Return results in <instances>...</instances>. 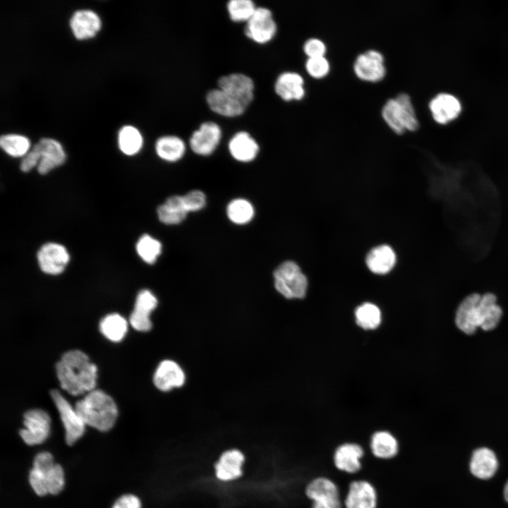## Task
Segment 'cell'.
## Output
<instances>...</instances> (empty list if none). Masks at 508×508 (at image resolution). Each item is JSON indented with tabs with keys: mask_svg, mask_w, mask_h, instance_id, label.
<instances>
[{
	"mask_svg": "<svg viewBox=\"0 0 508 508\" xmlns=\"http://www.w3.org/2000/svg\"><path fill=\"white\" fill-rule=\"evenodd\" d=\"M353 71L357 77L363 80L379 81L386 73L384 56L377 50H368L356 57Z\"/></svg>",
	"mask_w": 508,
	"mask_h": 508,
	"instance_id": "obj_13",
	"label": "cell"
},
{
	"mask_svg": "<svg viewBox=\"0 0 508 508\" xmlns=\"http://www.w3.org/2000/svg\"><path fill=\"white\" fill-rule=\"evenodd\" d=\"M274 90L285 101L299 100L306 93L303 78L296 72L282 73L276 80Z\"/></svg>",
	"mask_w": 508,
	"mask_h": 508,
	"instance_id": "obj_23",
	"label": "cell"
},
{
	"mask_svg": "<svg viewBox=\"0 0 508 508\" xmlns=\"http://www.w3.org/2000/svg\"><path fill=\"white\" fill-rule=\"evenodd\" d=\"M74 408L85 425L103 432L114 426L118 416L114 401L100 389L87 393Z\"/></svg>",
	"mask_w": 508,
	"mask_h": 508,
	"instance_id": "obj_3",
	"label": "cell"
},
{
	"mask_svg": "<svg viewBox=\"0 0 508 508\" xmlns=\"http://www.w3.org/2000/svg\"><path fill=\"white\" fill-rule=\"evenodd\" d=\"M496 300L495 296L490 293L482 296L471 294L466 297L456 310L457 327L467 334H473L478 327L485 331L494 329L502 314Z\"/></svg>",
	"mask_w": 508,
	"mask_h": 508,
	"instance_id": "obj_1",
	"label": "cell"
},
{
	"mask_svg": "<svg viewBox=\"0 0 508 508\" xmlns=\"http://www.w3.org/2000/svg\"><path fill=\"white\" fill-rule=\"evenodd\" d=\"M461 108L459 99L449 93H440L429 103L433 118L440 124H446L456 119L461 111Z\"/></svg>",
	"mask_w": 508,
	"mask_h": 508,
	"instance_id": "obj_18",
	"label": "cell"
},
{
	"mask_svg": "<svg viewBox=\"0 0 508 508\" xmlns=\"http://www.w3.org/2000/svg\"><path fill=\"white\" fill-rule=\"evenodd\" d=\"M56 370L61 387L71 395H81L95 388L97 366L80 350L64 353Z\"/></svg>",
	"mask_w": 508,
	"mask_h": 508,
	"instance_id": "obj_2",
	"label": "cell"
},
{
	"mask_svg": "<svg viewBox=\"0 0 508 508\" xmlns=\"http://www.w3.org/2000/svg\"><path fill=\"white\" fill-rule=\"evenodd\" d=\"M243 454L237 449L224 452L215 465L217 477L222 480H231L242 474Z\"/></svg>",
	"mask_w": 508,
	"mask_h": 508,
	"instance_id": "obj_27",
	"label": "cell"
},
{
	"mask_svg": "<svg viewBox=\"0 0 508 508\" xmlns=\"http://www.w3.org/2000/svg\"><path fill=\"white\" fill-rule=\"evenodd\" d=\"M136 251L144 262L153 264L161 254L162 244L151 236L144 234L136 243Z\"/></svg>",
	"mask_w": 508,
	"mask_h": 508,
	"instance_id": "obj_35",
	"label": "cell"
},
{
	"mask_svg": "<svg viewBox=\"0 0 508 508\" xmlns=\"http://www.w3.org/2000/svg\"><path fill=\"white\" fill-rule=\"evenodd\" d=\"M185 374L176 362L171 360L162 361L157 366L153 382L157 389L167 392L174 387H180L185 382Z\"/></svg>",
	"mask_w": 508,
	"mask_h": 508,
	"instance_id": "obj_20",
	"label": "cell"
},
{
	"mask_svg": "<svg viewBox=\"0 0 508 508\" xmlns=\"http://www.w3.org/2000/svg\"><path fill=\"white\" fill-rule=\"evenodd\" d=\"M155 150L163 160L174 162L183 157L186 152V145L183 140L177 136L165 135L156 141Z\"/></svg>",
	"mask_w": 508,
	"mask_h": 508,
	"instance_id": "obj_29",
	"label": "cell"
},
{
	"mask_svg": "<svg viewBox=\"0 0 508 508\" xmlns=\"http://www.w3.org/2000/svg\"><path fill=\"white\" fill-rule=\"evenodd\" d=\"M504 500L508 502V480L507 481L504 488Z\"/></svg>",
	"mask_w": 508,
	"mask_h": 508,
	"instance_id": "obj_46",
	"label": "cell"
},
{
	"mask_svg": "<svg viewBox=\"0 0 508 508\" xmlns=\"http://www.w3.org/2000/svg\"><path fill=\"white\" fill-rule=\"evenodd\" d=\"M206 102L212 111L226 117L240 116L247 108L218 87L208 92L206 95Z\"/></svg>",
	"mask_w": 508,
	"mask_h": 508,
	"instance_id": "obj_21",
	"label": "cell"
},
{
	"mask_svg": "<svg viewBox=\"0 0 508 508\" xmlns=\"http://www.w3.org/2000/svg\"><path fill=\"white\" fill-rule=\"evenodd\" d=\"M157 306V299L151 291L147 289L140 291L129 318L131 326L138 331H149L152 328L150 315Z\"/></svg>",
	"mask_w": 508,
	"mask_h": 508,
	"instance_id": "obj_17",
	"label": "cell"
},
{
	"mask_svg": "<svg viewBox=\"0 0 508 508\" xmlns=\"http://www.w3.org/2000/svg\"><path fill=\"white\" fill-rule=\"evenodd\" d=\"M245 35L258 44L270 41L276 34L277 24L272 11L265 7H257L246 23Z\"/></svg>",
	"mask_w": 508,
	"mask_h": 508,
	"instance_id": "obj_9",
	"label": "cell"
},
{
	"mask_svg": "<svg viewBox=\"0 0 508 508\" xmlns=\"http://www.w3.org/2000/svg\"><path fill=\"white\" fill-rule=\"evenodd\" d=\"M33 147L40 154V160L37 168L40 174H47L63 164L66 160V153L62 145L54 139L43 138Z\"/></svg>",
	"mask_w": 508,
	"mask_h": 508,
	"instance_id": "obj_16",
	"label": "cell"
},
{
	"mask_svg": "<svg viewBox=\"0 0 508 508\" xmlns=\"http://www.w3.org/2000/svg\"><path fill=\"white\" fill-rule=\"evenodd\" d=\"M228 147L232 157L241 162L253 161L259 152L258 144L246 131H240L234 135Z\"/></svg>",
	"mask_w": 508,
	"mask_h": 508,
	"instance_id": "obj_25",
	"label": "cell"
},
{
	"mask_svg": "<svg viewBox=\"0 0 508 508\" xmlns=\"http://www.w3.org/2000/svg\"><path fill=\"white\" fill-rule=\"evenodd\" d=\"M2 150L13 157H23L30 150V140L19 134L3 135L0 138Z\"/></svg>",
	"mask_w": 508,
	"mask_h": 508,
	"instance_id": "obj_34",
	"label": "cell"
},
{
	"mask_svg": "<svg viewBox=\"0 0 508 508\" xmlns=\"http://www.w3.org/2000/svg\"><path fill=\"white\" fill-rule=\"evenodd\" d=\"M275 289L288 299L303 298L308 281L299 265L292 260L281 263L273 273Z\"/></svg>",
	"mask_w": 508,
	"mask_h": 508,
	"instance_id": "obj_5",
	"label": "cell"
},
{
	"mask_svg": "<svg viewBox=\"0 0 508 508\" xmlns=\"http://www.w3.org/2000/svg\"><path fill=\"white\" fill-rule=\"evenodd\" d=\"M311 508H329L327 505L318 502H312Z\"/></svg>",
	"mask_w": 508,
	"mask_h": 508,
	"instance_id": "obj_45",
	"label": "cell"
},
{
	"mask_svg": "<svg viewBox=\"0 0 508 508\" xmlns=\"http://www.w3.org/2000/svg\"><path fill=\"white\" fill-rule=\"evenodd\" d=\"M158 218L163 224L167 225L179 224L187 216L182 196L173 195L157 207Z\"/></svg>",
	"mask_w": 508,
	"mask_h": 508,
	"instance_id": "obj_28",
	"label": "cell"
},
{
	"mask_svg": "<svg viewBox=\"0 0 508 508\" xmlns=\"http://www.w3.org/2000/svg\"><path fill=\"white\" fill-rule=\"evenodd\" d=\"M306 69L313 78H322L328 74L330 66L325 56L311 57L308 58L306 61Z\"/></svg>",
	"mask_w": 508,
	"mask_h": 508,
	"instance_id": "obj_38",
	"label": "cell"
},
{
	"mask_svg": "<svg viewBox=\"0 0 508 508\" xmlns=\"http://www.w3.org/2000/svg\"><path fill=\"white\" fill-rule=\"evenodd\" d=\"M378 494L375 487L366 480H353L343 500L344 508H377Z\"/></svg>",
	"mask_w": 508,
	"mask_h": 508,
	"instance_id": "obj_11",
	"label": "cell"
},
{
	"mask_svg": "<svg viewBox=\"0 0 508 508\" xmlns=\"http://www.w3.org/2000/svg\"><path fill=\"white\" fill-rule=\"evenodd\" d=\"M382 116L388 126L401 134L406 130L416 131L418 121L409 95L400 93L395 98L388 99L382 109Z\"/></svg>",
	"mask_w": 508,
	"mask_h": 508,
	"instance_id": "obj_4",
	"label": "cell"
},
{
	"mask_svg": "<svg viewBox=\"0 0 508 508\" xmlns=\"http://www.w3.org/2000/svg\"><path fill=\"white\" fill-rule=\"evenodd\" d=\"M222 137V130L214 122L202 123L190 136L189 144L197 155L207 156L218 146Z\"/></svg>",
	"mask_w": 508,
	"mask_h": 508,
	"instance_id": "obj_15",
	"label": "cell"
},
{
	"mask_svg": "<svg viewBox=\"0 0 508 508\" xmlns=\"http://www.w3.org/2000/svg\"><path fill=\"white\" fill-rule=\"evenodd\" d=\"M50 394L65 428L66 442L68 445H72L83 435L85 424L75 408L72 407L58 390L52 389Z\"/></svg>",
	"mask_w": 508,
	"mask_h": 508,
	"instance_id": "obj_6",
	"label": "cell"
},
{
	"mask_svg": "<svg viewBox=\"0 0 508 508\" xmlns=\"http://www.w3.org/2000/svg\"><path fill=\"white\" fill-rule=\"evenodd\" d=\"M54 458L52 455L47 452H43L37 454L33 461V468L36 471L45 473L48 472L54 466Z\"/></svg>",
	"mask_w": 508,
	"mask_h": 508,
	"instance_id": "obj_41",
	"label": "cell"
},
{
	"mask_svg": "<svg viewBox=\"0 0 508 508\" xmlns=\"http://www.w3.org/2000/svg\"><path fill=\"white\" fill-rule=\"evenodd\" d=\"M29 481L37 495L43 496L48 494L45 478L42 473L32 468L30 472Z\"/></svg>",
	"mask_w": 508,
	"mask_h": 508,
	"instance_id": "obj_42",
	"label": "cell"
},
{
	"mask_svg": "<svg viewBox=\"0 0 508 508\" xmlns=\"http://www.w3.org/2000/svg\"><path fill=\"white\" fill-rule=\"evenodd\" d=\"M365 455V450L360 444L344 442L335 449L333 464L338 471L349 475H356L362 468V459Z\"/></svg>",
	"mask_w": 508,
	"mask_h": 508,
	"instance_id": "obj_10",
	"label": "cell"
},
{
	"mask_svg": "<svg viewBox=\"0 0 508 508\" xmlns=\"http://www.w3.org/2000/svg\"><path fill=\"white\" fill-rule=\"evenodd\" d=\"M143 139L140 132L134 126L122 127L118 135L119 147L126 155L137 154L143 146Z\"/></svg>",
	"mask_w": 508,
	"mask_h": 508,
	"instance_id": "obj_32",
	"label": "cell"
},
{
	"mask_svg": "<svg viewBox=\"0 0 508 508\" xmlns=\"http://www.w3.org/2000/svg\"><path fill=\"white\" fill-rule=\"evenodd\" d=\"M112 508H141V504L136 496L125 495L115 502Z\"/></svg>",
	"mask_w": 508,
	"mask_h": 508,
	"instance_id": "obj_44",
	"label": "cell"
},
{
	"mask_svg": "<svg viewBox=\"0 0 508 508\" xmlns=\"http://www.w3.org/2000/svg\"><path fill=\"white\" fill-rule=\"evenodd\" d=\"M217 86L246 107L253 99L254 83L245 74L231 73L223 75L218 79Z\"/></svg>",
	"mask_w": 508,
	"mask_h": 508,
	"instance_id": "obj_12",
	"label": "cell"
},
{
	"mask_svg": "<svg viewBox=\"0 0 508 508\" xmlns=\"http://www.w3.org/2000/svg\"><path fill=\"white\" fill-rule=\"evenodd\" d=\"M42 474L45 478L48 493L56 495L63 490L64 473L59 464H55L48 472Z\"/></svg>",
	"mask_w": 508,
	"mask_h": 508,
	"instance_id": "obj_37",
	"label": "cell"
},
{
	"mask_svg": "<svg viewBox=\"0 0 508 508\" xmlns=\"http://www.w3.org/2000/svg\"><path fill=\"white\" fill-rule=\"evenodd\" d=\"M305 494L309 500L322 503L329 508L344 507L338 485L327 477L311 480L306 486Z\"/></svg>",
	"mask_w": 508,
	"mask_h": 508,
	"instance_id": "obj_8",
	"label": "cell"
},
{
	"mask_svg": "<svg viewBox=\"0 0 508 508\" xmlns=\"http://www.w3.org/2000/svg\"><path fill=\"white\" fill-rule=\"evenodd\" d=\"M40 157L39 152L32 148L22 158L20 169L23 172L30 171L34 167L39 164Z\"/></svg>",
	"mask_w": 508,
	"mask_h": 508,
	"instance_id": "obj_43",
	"label": "cell"
},
{
	"mask_svg": "<svg viewBox=\"0 0 508 508\" xmlns=\"http://www.w3.org/2000/svg\"><path fill=\"white\" fill-rule=\"evenodd\" d=\"M37 258L41 270L52 275L61 274L70 258L66 248L56 243L44 244L38 250Z\"/></svg>",
	"mask_w": 508,
	"mask_h": 508,
	"instance_id": "obj_14",
	"label": "cell"
},
{
	"mask_svg": "<svg viewBox=\"0 0 508 508\" xmlns=\"http://www.w3.org/2000/svg\"><path fill=\"white\" fill-rule=\"evenodd\" d=\"M23 423L25 428L20 430V435L27 445L41 444L49 435L50 417L42 409H35L26 411Z\"/></svg>",
	"mask_w": 508,
	"mask_h": 508,
	"instance_id": "obj_7",
	"label": "cell"
},
{
	"mask_svg": "<svg viewBox=\"0 0 508 508\" xmlns=\"http://www.w3.org/2000/svg\"><path fill=\"white\" fill-rule=\"evenodd\" d=\"M397 256L393 248L382 244L373 248L367 254L365 263L368 270L379 275L389 273L394 267Z\"/></svg>",
	"mask_w": 508,
	"mask_h": 508,
	"instance_id": "obj_24",
	"label": "cell"
},
{
	"mask_svg": "<svg viewBox=\"0 0 508 508\" xmlns=\"http://www.w3.org/2000/svg\"><path fill=\"white\" fill-rule=\"evenodd\" d=\"M127 322L119 314L112 313L106 315L99 323L101 333L110 341H120L126 334Z\"/></svg>",
	"mask_w": 508,
	"mask_h": 508,
	"instance_id": "obj_31",
	"label": "cell"
},
{
	"mask_svg": "<svg viewBox=\"0 0 508 508\" xmlns=\"http://www.w3.org/2000/svg\"><path fill=\"white\" fill-rule=\"evenodd\" d=\"M326 51L325 44L318 38H310L303 44V52L308 58L324 56Z\"/></svg>",
	"mask_w": 508,
	"mask_h": 508,
	"instance_id": "obj_40",
	"label": "cell"
},
{
	"mask_svg": "<svg viewBox=\"0 0 508 508\" xmlns=\"http://www.w3.org/2000/svg\"><path fill=\"white\" fill-rule=\"evenodd\" d=\"M226 214L231 222L240 225L246 224L253 218L255 210L248 200L236 198L227 205Z\"/></svg>",
	"mask_w": 508,
	"mask_h": 508,
	"instance_id": "obj_33",
	"label": "cell"
},
{
	"mask_svg": "<svg viewBox=\"0 0 508 508\" xmlns=\"http://www.w3.org/2000/svg\"><path fill=\"white\" fill-rule=\"evenodd\" d=\"M99 16L91 10L75 11L71 20V29L78 40H87L95 37L101 28Z\"/></svg>",
	"mask_w": 508,
	"mask_h": 508,
	"instance_id": "obj_22",
	"label": "cell"
},
{
	"mask_svg": "<svg viewBox=\"0 0 508 508\" xmlns=\"http://www.w3.org/2000/svg\"><path fill=\"white\" fill-rule=\"evenodd\" d=\"M186 211L197 212L202 209L206 204V197L204 193L199 190H193L182 196Z\"/></svg>",
	"mask_w": 508,
	"mask_h": 508,
	"instance_id": "obj_39",
	"label": "cell"
},
{
	"mask_svg": "<svg viewBox=\"0 0 508 508\" xmlns=\"http://www.w3.org/2000/svg\"><path fill=\"white\" fill-rule=\"evenodd\" d=\"M498 461L495 453L490 449L481 447L476 449L471 456L470 470L480 479H489L497 471Z\"/></svg>",
	"mask_w": 508,
	"mask_h": 508,
	"instance_id": "obj_26",
	"label": "cell"
},
{
	"mask_svg": "<svg viewBox=\"0 0 508 508\" xmlns=\"http://www.w3.org/2000/svg\"><path fill=\"white\" fill-rule=\"evenodd\" d=\"M369 448L375 458L385 461L397 456L400 449L397 437L385 429L377 430L372 434Z\"/></svg>",
	"mask_w": 508,
	"mask_h": 508,
	"instance_id": "obj_19",
	"label": "cell"
},
{
	"mask_svg": "<svg viewBox=\"0 0 508 508\" xmlns=\"http://www.w3.org/2000/svg\"><path fill=\"white\" fill-rule=\"evenodd\" d=\"M355 322L364 330H374L378 328L382 322L380 308L371 302L360 304L354 310Z\"/></svg>",
	"mask_w": 508,
	"mask_h": 508,
	"instance_id": "obj_30",
	"label": "cell"
},
{
	"mask_svg": "<svg viewBox=\"0 0 508 508\" xmlns=\"http://www.w3.org/2000/svg\"><path fill=\"white\" fill-rule=\"evenodd\" d=\"M226 8L231 20L247 23L257 7L250 0H231L228 2Z\"/></svg>",
	"mask_w": 508,
	"mask_h": 508,
	"instance_id": "obj_36",
	"label": "cell"
}]
</instances>
